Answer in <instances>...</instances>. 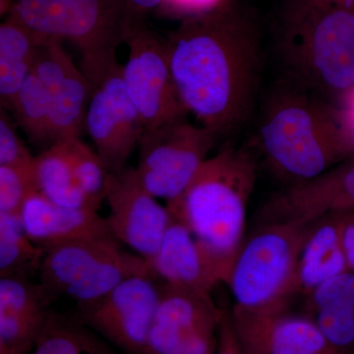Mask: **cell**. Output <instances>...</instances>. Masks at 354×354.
Masks as SVG:
<instances>
[{
    "label": "cell",
    "mask_w": 354,
    "mask_h": 354,
    "mask_svg": "<svg viewBox=\"0 0 354 354\" xmlns=\"http://www.w3.org/2000/svg\"><path fill=\"white\" fill-rule=\"evenodd\" d=\"M179 99L188 114L216 137L248 120L262 71L257 22L234 0L183 18L165 38Z\"/></svg>",
    "instance_id": "6da1fadb"
},
{
    "label": "cell",
    "mask_w": 354,
    "mask_h": 354,
    "mask_svg": "<svg viewBox=\"0 0 354 354\" xmlns=\"http://www.w3.org/2000/svg\"><path fill=\"white\" fill-rule=\"evenodd\" d=\"M258 144L270 169L291 184L320 176L354 156L341 109L286 79L261 113Z\"/></svg>",
    "instance_id": "7a4b0ae2"
},
{
    "label": "cell",
    "mask_w": 354,
    "mask_h": 354,
    "mask_svg": "<svg viewBox=\"0 0 354 354\" xmlns=\"http://www.w3.org/2000/svg\"><path fill=\"white\" fill-rule=\"evenodd\" d=\"M256 179L253 156L227 147L207 158L186 189L167 202L172 218L189 228L225 285L244 242L247 206Z\"/></svg>",
    "instance_id": "3957f363"
},
{
    "label": "cell",
    "mask_w": 354,
    "mask_h": 354,
    "mask_svg": "<svg viewBox=\"0 0 354 354\" xmlns=\"http://www.w3.org/2000/svg\"><path fill=\"white\" fill-rule=\"evenodd\" d=\"M276 48L286 79L339 108L354 85V9L288 0Z\"/></svg>",
    "instance_id": "277c9868"
},
{
    "label": "cell",
    "mask_w": 354,
    "mask_h": 354,
    "mask_svg": "<svg viewBox=\"0 0 354 354\" xmlns=\"http://www.w3.org/2000/svg\"><path fill=\"white\" fill-rule=\"evenodd\" d=\"M6 16L41 41L73 44L82 57L81 70L95 88L118 64L124 0H15Z\"/></svg>",
    "instance_id": "5b68a950"
},
{
    "label": "cell",
    "mask_w": 354,
    "mask_h": 354,
    "mask_svg": "<svg viewBox=\"0 0 354 354\" xmlns=\"http://www.w3.org/2000/svg\"><path fill=\"white\" fill-rule=\"evenodd\" d=\"M312 225L304 221L262 223L243 242L227 283L234 308L263 311L288 307L297 295L298 260Z\"/></svg>",
    "instance_id": "8992f818"
},
{
    "label": "cell",
    "mask_w": 354,
    "mask_h": 354,
    "mask_svg": "<svg viewBox=\"0 0 354 354\" xmlns=\"http://www.w3.org/2000/svg\"><path fill=\"white\" fill-rule=\"evenodd\" d=\"M139 274L153 276L148 261L128 252L113 236H104L46 249L39 278L53 299L66 297L81 307Z\"/></svg>",
    "instance_id": "52a82bcc"
},
{
    "label": "cell",
    "mask_w": 354,
    "mask_h": 354,
    "mask_svg": "<svg viewBox=\"0 0 354 354\" xmlns=\"http://www.w3.org/2000/svg\"><path fill=\"white\" fill-rule=\"evenodd\" d=\"M218 137L187 118L146 130L139 143L140 183L156 198L178 197L208 158Z\"/></svg>",
    "instance_id": "ba28073f"
},
{
    "label": "cell",
    "mask_w": 354,
    "mask_h": 354,
    "mask_svg": "<svg viewBox=\"0 0 354 354\" xmlns=\"http://www.w3.org/2000/svg\"><path fill=\"white\" fill-rule=\"evenodd\" d=\"M123 41L129 53L122 65V80L145 131L187 118L177 94L165 39L145 24L125 32Z\"/></svg>",
    "instance_id": "9c48e42d"
},
{
    "label": "cell",
    "mask_w": 354,
    "mask_h": 354,
    "mask_svg": "<svg viewBox=\"0 0 354 354\" xmlns=\"http://www.w3.org/2000/svg\"><path fill=\"white\" fill-rule=\"evenodd\" d=\"M162 283L153 274L127 279L93 304L78 307L80 322L127 354H145Z\"/></svg>",
    "instance_id": "30bf717a"
},
{
    "label": "cell",
    "mask_w": 354,
    "mask_h": 354,
    "mask_svg": "<svg viewBox=\"0 0 354 354\" xmlns=\"http://www.w3.org/2000/svg\"><path fill=\"white\" fill-rule=\"evenodd\" d=\"M221 312L211 295L162 283L145 354H215Z\"/></svg>",
    "instance_id": "8fae6325"
},
{
    "label": "cell",
    "mask_w": 354,
    "mask_h": 354,
    "mask_svg": "<svg viewBox=\"0 0 354 354\" xmlns=\"http://www.w3.org/2000/svg\"><path fill=\"white\" fill-rule=\"evenodd\" d=\"M106 201L109 207L106 223L114 239L147 261L160 248L171 216L167 206L144 188L136 169L130 165L109 172Z\"/></svg>",
    "instance_id": "7c38bea8"
},
{
    "label": "cell",
    "mask_w": 354,
    "mask_h": 354,
    "mask_svg": "<svg viewBox=\"0 0 354 354\" xmlns=\"http://www.w3.org/2000/svg\"><path fill=\"white\" fill-rule=\"evenodd\" d=\"M85 129L109 172L127 167L145 128L125 90L122 65L116 64L95 88Z\"/></svg>",
    "instance_id": "4fadbf2b"
},
{
    "label": "cell",
    "mask_w": 354,
    "mask_h": 354,
    "mask_svg": "<svg viewBox=\"0 0 354 354\" xmlns=\"http://www.w3.org/2000/svg\"><path fill=\"white\" fill-rule=\"evenodd\" d=\"M32 73L50 97L51 145L80 138L86 132V115L95 86L77 68L64 43L41 41Z\"/></svg>",
    "instance_id": "5bb4252c"
},
{
    "label": "cell",
    "mask_w": 354,
    "mask_h": 354,
    "mask_svg": "<svg viewBox=\"0 0 354 354\" xmlns=\"http://www.w3.org/2000/svg\"><path fill=\"white\" fill-rule=\"evenodd\" d=\"M232 326L246 354H324L334 351L309 316L283 308L230 312Z\"/></svg>",
    "instance_id": "9a60e30c"
},
{
    "label": "cell",
    "mask_w": 354,
    "mask_h": 354,
    "mask_svg": "<svg viewBox=\"0 0 354 354\" xmlns=\"http://www.w3.org/2000/svg\"><path fill=\"white\" fill-rule=\"evenodd\" d=\"M354 211V156L310 180L288 185L265 203L262 223H314L330 214Z\"/></svg>",
    "instance_id": "2e32d148"
},
{
    "label": "cell",
    "mask_w": 354,
    "mask_h": 354,
    "mask_svg": "<svg viewBox=\"0 0 354 354\" xmlns=\"http://www.w3.org/2000/svg\"><path fill=\"white\" fill-rule=\"evenodd\" d=\"M41 283L0 278V354H31L53 301Z\"/></svg>",
    "instance_id": "e0dca14e"
},
{
    "label": "cell",
    "mask_w": 354,
    "mask_h": 354,
    "mask_svg": "<svg viewBox=\"0 0 354 354\" xmlns=\"http://www.w3.org/2000/svg\"><path fill=\"white\" fill-rule=\"evenodd\" d=\"M148 262L153 276L171 288L211 295L221 283L189 228L172 216L160 248Z\"/></svg>",
    "instance_id": "ac0fdd59"
},
{
    "label": "cell",
    "mask_w": 354,
    "mask_h": 354,
    "mask_svg": "<svg viewBox=\"0 0 354 354\" xmlns=\"http://www.w3.org/2000/svg\"><path fill=\"white\" fill-rule=\"evenodd\" d=\"M19 215L30 239L44 251L66 242L113 236L99 211L59 206L38 191L28 197Z\"/></svg>",
    "instance_id": "d6986e66"
},
{
    "label": "cell",
    "mask_w": 354,
    "mask_h": 354,
    "mask_svg": "<svg viewBox=\"0 0 354 354\" xmlns=\"http://www.w3.org/2000/svg\"><path fill=\"white\" fill-rule=\"evenodd\" d=\"M344 216L330 214L310 227L298 260L297 293L308 297L325 281L348 271L342 241Z\"/></svg>",
    "instance_id": "ffe728a7"
},
{
    "label": "cell",
    "mask_w": 354,
    "mask_h": 354,
    "mask_svg": "<svg viewBox=\"0 0 354 354\" xmlns=\"http://www.w3.org/2000/svg\"><path fill=\"white\" fill-rule=\"evenodd\" d=\"M308 297L311 318L330 348L354 354V272L330 279Z\"/></svg>",
    "instance_id": "44dd1931"
},
{
    "label": "cell",
    "mask_w": 354,
    "mask_h": 354,
    "mask_svg": "<svg viewBox=\"0 0 354 354\" xmlns=\"http://www.w3.org/2000/svg\"><path fill=\"white\" fill-rule=\"evenodd\" d=\"M41 41L6 16L0 25V104L10 111L14 97L31 75Z\"/></svg>",
    "instance_id": "7402d4cb"
},
{
    "label": "cell",
    "mask_w": 354,
    "mask_h": 354,
    "mask_svg": "<svg viewBox=\"0 0 354 354\" xmlns=\"http://www.w3.org/2000/svg\"><path fill=\"white\" fill-rule=\"evenodd\" d=\"M34 178L37 191L55 204L99 211L77 183L65 141L53 143L35 157Z\"/></svg>",
    "instance_id": "603a6c76"
},
{
    "label": "cell",
    "mask_w": 354,
    "mask_h": 354,
    "mask_svg": "<svg viewBox=\"0 0 354 354\" xmlns=\"http://www.w3.org/2000/svg\"><path fill=\"white\" fill-rule=\"evenodd\" d=\"M44 250L30 239L19 214L0 213V278L31 279Z\"/></svg>",
    "instance_id": "cb8c5ba5"
},
{
    "label": "cell",
    "mask_w": 354,
    "mask_h": 354,
    "mask_svg": "<svg viewBox=\"0 0 354 354\" xmlns=\"http://www.w3.org/2000/svg\"><path fill=\"white\" fill-rule=\"evenodd\" d=\"M31 354H113L82 323L50 312Z\"/></svg>",
    "instance_id": "d4e9b609"
},
{
    "label": "cell",
    "mask_w": 354,
    "mask_h": 354,
    "mask_svg": "<svg viewBox=\"0 0 354 354\" xmlns=\"http://www.w3.org/2000/svg\"><path fill=\"white\" fill-rule=\"evenodd\" d=\"M9 111L32 143L51 145L50 97L34 74L23 84Z\"/></svg>",
    "instance_id": "484cf974"
},
{
    "label": "cell",
    "mask_w": 354,
    "mask_h": 354,
    "mask_svg": "<svg viewBox=\"0 0 354 354\" xmlns=\"http://www.w3.org/2000/svg\"><path fill=\"white\" fill-rule=\"evenodd\" d=\"M64 141L66 143L70 162L77 183L86 196L100 209L102 202L106 200L109 169H106L99 153L81 141L80 138Z\"/></svg>",
    "instance_id": "4316f807"
},
{
    "label": "cell",
    "mask_w": 354,
    "mask_h": 354,
    "mask_svg": "<svg viewBox=\"0 0 354 354\" xmlns=\"http://www.w3.org/2000/svg\"><path fill=\"white\" fill-rule=\"evenodd\" d=\"M37 191L34 165L31 167L0 165V213L19 214L23 205Z\"/></svg>",
    "instance_id": "83f0119b"
},
{
    "label": "cell",
    "mask_w": 354,
    "mask_h": 354,
    "mask_svg": "<svg viewBox=\"0 0 354 354\" xmlns=\"http://www.w3.org/2000/svg\"><path fill=\"white\" fill-rule=\"evenodd\" d=\"M17 122L6 109H0V165L31 167L35 157L17 131Z\"/></svg>",
    "instance_id": "f1b7e54d"
},
{
    "label": "cell",
    "mask_w": 354,
    "mask_h": 354,
    "mask_svg": "<svg viewBox=\"0 0 354 354\" xmlns=\"http://www.w3.org/2000/svg\"><path fill=\"white\" fill-rule=\"evenodd\" d=\"M165 0H124V32L138 26L145 25L151 13L164 8ZM123 32V35H124Z\"/></svg>",
    "instance_id": "f546056e"
},
{
    "label": "cell",
    "mask_w": 354,
    "mask_h": 354,
    "mask_svg": "<svg viewBox=\"0 0 354 354\" xmlns=\"http://www.w3.org/2000/svg\"><path fill=\"white\" fill-rule=\"evenodd\" d=\"M215 354H246L235 334L230 312L227 310L221 309Z\"/></svg>",
    "instance_id": "4dcf8cb0"
},
{
    "label": "cell",
    "mask_w": 354,
    "mask_h": 354,
    "mask_svg": "<svg viewBox=\"0 0 354 354\" xmlns=\"http://www.w3.org/2000/svg\"><path fill=\"white\" fill-rule=\"evenodd\" d=\"M223 0H165L164 9L167 12L184 17L205 12L218 6Z\"/></svg>",
    "instance_id": "1f68e13d"
},
{
    "label": "cell",
    "mask_w": 354,
    "mask_h": 354,
    "mask_svg": "<svg viewBox=\"0 0 354 354\" xmlns=\"http://www.w3.org/2000/svg\"><path fill=\"white\" fill-rule=\"evenodd\" d=\"M342 241L348 270L354 272V211L344 213Z\"/></svg>",
    "instance_id": "d6a6232c"
},
{
    "label": "cell",
    "mask_w": 354,
    "mask_h": 354,
    "mask_svg": "<svg viewBox=\"0 0 354 354\" xmlns=\"http://www.w3.org/2000/svg\"><path fill=\"white\" fill-rule=\"evenodd\" d=\"M312 1L318 2V3L321 4H326V6L354 9V0H312Z\"/></svg>",
    "instance_id": "836d02e7"
},
{
    "label": "cell",
    "mask_w": 354,
    "mask_h": 354,
    "mask_svg": "<svg viewBox=\"0 0 354 354\" xmlns=\"http://www.w3.org/2000/svg\"><path fill=\"white\" fill-rule=\"evenodd\" d=\"M14 1L15 0H0V12L2 15L8 13L9 9L12 6Z\"/></svg>",
    "instance_id": "e575fe53"
},
{
    "label": "cell",
    "mask_w": 354,
    "mask_h": 354,
    "mask_svg": "<svg viewBox=\"0 0 354 354\" xmlns=\"http://www.w3.org/2000/svg\"><path fill=\"white\" fill-rule=\"evenodd\" d=\"M324 354H342V353H337V351H328V353H326Z\"/></svg>",
    "instance_id": "d590c367"
},
{
    "label": "cell",
    "mask_w": 354,
    "mask_h": 354,
    "mask_svg": "<svg viewBox=\"0 0 354 354\" xmlns=\"http://www.w3.org/2000/svg\"><path fill=\"white\" fill-rule=\"evenodd\" d=\"M353 93H354V85H353V90L351 91V93H349V95L353 94ZM344 101H346V100H344Z\"/></svg>",
    "instance_id": "8d00e7d4"
}]
</instances>
